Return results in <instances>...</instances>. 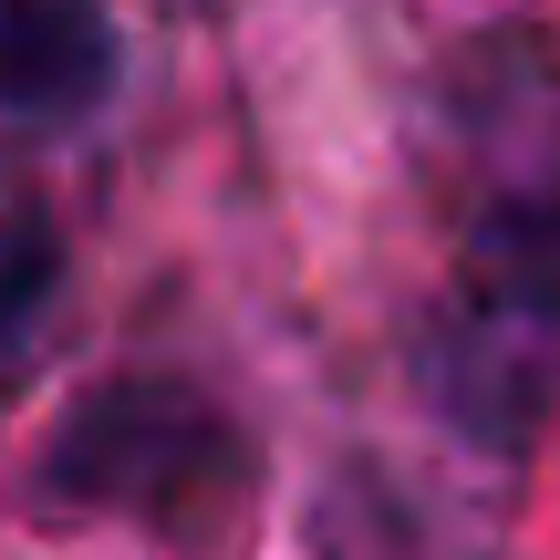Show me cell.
<instances>
[{"mask_svg": "<svg viewBox=\"0 0 560 560\" xmlns=\"http://www.w3.org/2000/svg\"><path fill=\"white\" fill-rule=\"evenodd\" d=\"M125 83V32L104 0H0V115L83 125Z\"/></svg>", "mask_w": 560, "mask_h": 560, "instance_id": "cell-3", "label": "cell"}, {"mask_svg": "<svg viewBox=\"0 0 560 560\" xmlns=\"http://www.w3.org/2000/svg\"><path fill=\"white\" fill-rule=\"evenodd\" d=\"M32 488L73 520H125L177 560H219L260 509V436L187 374H104L52 416Z\"/></svg>", "mask_w": 560, "mask_h": 560, "instance_id": "cell-2", "label": "cell"}, {"mask_svg": "<svg viewBox=\"0 0 560 560\" xmlns=\"http://www.w3.org/2000/svg\"><path fill=\"white\" fill-rule=\"evenodd\" d=\"M62 270H73V240H62V208L42 198L32 166L0 156V363L42 332V312L62 301Z\"/></svg>", "mask_w": 560, "mask_h": 560, "instance_id": "cell-4", "label": "cell"}, {"mask_svg": "<svg viewBox=\"0 0 560 560\" xmlns=\"http://www.w3.org/2000/svg\"><path fill=\"white\" fill-rule=\"evenodd\" d=\"M425 416L499 467H529L560 425V187L509 177L467 208L446 291L405 342Z\"/></svg>", "mask_w": 560, "mask_h": 560, "instance_id": "cell-1", "label": "cell"}]
</instances>
